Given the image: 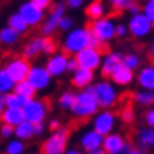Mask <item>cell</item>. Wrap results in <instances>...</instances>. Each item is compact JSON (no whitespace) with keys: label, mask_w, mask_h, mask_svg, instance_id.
<instances>
[{"label":"cell","mask_w":154,"mask_h":154,"mask_svg":"<svg viewBox=\"0 0 154 154\" xmlns=\"http://www.w3.org/2000/svg\"><path fill=\"white\" fill-rule=\"evenodd\" d=\"M5 110H6V97L3 94H0V118H2Z\"/></svg>","instance_id":"50"},{"label":"cell","mask_w":154,"mask_h":154,"mask_svg":"<svg viewBox=\"0 0 154 154\" xmlns=\"http://www.w3.org/2000/svg\"><path fill=\"white\" fill-rule=\"evenodd\" d=\"M99 104L96 101V96L93 93V87L87 90L75 91V101L71 109V115L77 121H87L93 120L94 115L99 112Z\"/></svg>","instance_id":"2"},{"label":"cell","mask_w":154,"mask_h":154,"mask_svg":"<svg viewBox=\"0 0 154 154\" xmlns=\"http://www.w3.org/2000/svg\"><path fill=\"white\" fill-rule=\"evenodd\" d=\"M71 85L74 88H77V91L91 88L94 85V72L93 71H88V69L79 68L75 72L71 74Z\"/></svg>","instance_id":"18"},{"label":"cell","mask_w":154,"mask_h":154,"mask_svg":"<svg viewBox=\"0 0 154 154\" xmlns=\"http://www.w3.org/2000/svg\"><path fill=\"white\" fill-rule=\"evenodd\" d=\"M57 41H55L54 38H44V55H47V57H51V55H54L55 52H58L57 51Z\"/></svg>","instance_id":"38"},{"label":"cell","mask_w":154,"mask_h":154,"mask_svg":"<svg viewBox=\"0 0 154 154\" xmlns=\"http://www.w3.org/2000/svg\"><path fill=\"white\" fill-rule=\"evenodd\" d=\"M66 5H68V8H71V10H79L85 5V2H83V0H68Z\"/></svg>","instance_id":"45"},{"label":"cell","mask_w":154,"mask_h":154,"mask_svg":"<svg viewBox=\"0 0 154 154\" xmlns=\"http://www.w3.org/2000/svg\"><path fill=\"white\" fill-rule=\"evenodd\" d=\"M93 93L96 96V101L99 104V109L112 110L120 102V91L110 79H101L93 85Z\"/></svg>","instance_id":"3"},{"label":"cell","mask_w":154,"mask_h":154,"mask_svg":"<svg viewBox=\"0 0 154 154\" xmlns=\"http://www.w3.org/2000/svg\"><path fill=\"white\" fill-rule=\"evenodd\" d=\"M135 75H137L135 71H132V69L121 65L113 74L110 75V80L113 82L116 87H129L132 82H135Z\"/></svg>","instance_id":"22"},{"label":"cell","mask_w":154,"mask_h":154,"mask_svg":"<svg viewBox=\"0 0 154 154\" xmlns=\"http://www.w3.org/2000/svg\"><path fill=\"white\" fill-rule=\"evenodd\" d=\"M123 65L132 69V71H137V69H140V65H142V57L135 52H126L123 54Z\"/></svg>","instance_id":"32"},{"label":"cell","mask_w":154,"mask_h":154,"mask_svg":"<svg viewBox=\"0 0 154 154\" xmlns=\"http://www.w3.org/2000/svg\"><path fill=\"white\" fill-rule=\"evenodd\" d=\"M128 13H129V16H135V14H138V13H142V8H140V5L134 3V5L131 6V10H129Z\"/></svg>","instance_id":"49"},{"label":"cell","mask_w":154,"mask_h":154,"mask_svg":"<svg viewBox=\"0 0 154 154\" xmlns=\"http://www.w3.org/2000/svg\"><path fill=\"white\" fill-rule=\"evenodd\" d=\"M27 82L35 88L36 93H41V91H46L52 85V75L49 74L44 65H32Z\"/></svg>","instance_id":"9"},{"label":"cell","mask_w":154,"mask_h":154,"mask_svg":"<svg viewBox=\"0 0 154 154\" xmlns=\"http://www.w3.org/2000/svg\"><path fill=\"white\" fill-rule=\"evenodd\" d=\"M134 142L137 145V148L142 149L143 152L154 149V129L146 128V126L138 128L134 135Z\"/></svg>","instance_id":"20"},{"label":"cell","mask_w":154,"mask_h":154,"mask_svg":"<svg viewBox=\"0 0 154 154\" xmlns=\"http://www.w3.org/2000/svg\"><path fill=\"white\" fill-rule=\"evenodd\" d=\"M72 29H75V24H74V17L72 16H65L61 20H60V25H58V32H61L63 35L65 33H69Z\"/></svg>","instance_id":"37"},{"label":"cell","mask_w":154,"mask_h":154,"mask_svg":"<svg viewBox=\"0 0 154 154\" xmlns=\"http://www.w3.org/2000/svg\"><path fill=\"white\" fill-rule=\"evenodd\" d=\"M152 30H154V22H152Z\"/></svg>","instance_id":"55"},{"label":"cell","mask_w":154,"mask_h":154,"mask_svg":"<svg viewBox=\"0 0 154 154\" xmlns=\"http://www.w3.org/2000/svg\"><path fill=\"white\" fill-rule=\"evenodd\" d=\"M13 135H14V128H13V126L0 123V137L5 138V140H11Z\"/></svg>","instance_id":"39"},{"label":"cell","mask_w":154,"mask_h":154,"mask_svg":"<svg viewBox=\"0 0 154 154\" xmlns=\"http://www.w3.org/2000/svg\"><path fill=\"white\" fill-rule=\"evenodd\" d=\"M24 121H25V115H24V110L20 109H6L3 112L2 118H0V123L13 126V128H17Z\"/></svg>","instance_id":"24"},{"label":"cell","mask_w":154,"mask_h":154,"mask_svg":"<svg viewBox=\"0 0 154 154\" xmlns=\"http://www.w3.org/2000/svg\"><path fill=\"white\" fill-rule=\"evenodd\" d=\"M32 2H33L35 6H38V8L43 10V11H49L52 8V5H54L51 0H32Z\"/></svg>","instance_id":"43"},{"label":"cell","mask_w":154,"mask_h":154,"mask_svg":"<svg viewBox=\"0 0 154 154\" xmlns=\"http://www.w3.org/2000/svg\"><path fill=\"white\" fill-rule=\"evenodd\" d=\"M68 61H69V57L65 54V52H55L54 55L47 57L44 66L49 71V74L52 75V79H58V77L65 75L68 72Z\"/></svg>","instance_id":"16"},{"label":"cell","mask_w":154,"mask_h":154,"mask_svg":"<svg viewBox=\"0 0 154 154\" xmlns=\"http://www.w3.org/2000/svg\"><path fill=\"white\" fill-rule=\"evenodd\" d=\"M126 154H145V152H143L142 149H138L137 146H135V148H131V149H129L128 152H126Z\"/></svg>","instance_id":"52"},{"label":"cell","mask_w":154,"mask_h":154,"mask_svg":"<svg viewBox=\"0 0 154 154\" xmlns=\"http://www.w3.org/2000/svg\"><path fill=\"white\" fill-rule=\"evenodd\" d=\"M66 2H55L52 8L47 11L44 22L39 27V35L44 38H54V33L58 32L60 20L66 16Z\"/></svg>","instance_id":"4"},{"label":"cell","mask_w":154,"mask_h":154,"mask_svg":"<svg viewBox=\"0 0 154 154\" xmlns=\"http://www.w3.org/2000/svg\"><path fill=\"white\" fill-rule=\"evenodd\" d=\"M3 152L5 154H27L25 152V143L17 140V138H11L6 142Z\"/></svg>","instance_id":"34"},{"label":"cell","mask_w":154,"mask_h":154,"mask_svg":"<svg viewBox=\"0 0 154 154\" xmlns=\"http://www.w3.org/2000/svg\"><path fill=\"white\" fill-rule=\"evenodd\" d=\"M47 128L51 129V132H55V131L61 129L63 126H61V121L58 120V118H51V121L47 123Z\"/></svg>","instance_id":"44"},{"label":"cell","mask_w":154,"mask_h":154,"mask_svg":"<svg viewBox=\"0 0 154 154\" xmlns=\"http://www.w3.org/2000/svg\"><path fill=\"white\" fill-rule=\"evenodd\" d=\"M74 101H75V91H72V90H63L57 97V106L63 112H71Z\"/></svg>","instance_id":"30"},{"label":"cell","mask_w":154,"mask_h":154,"mask_svg":"<svg viewBox=\"0 0 154 154\" xmlns=\"http://www.w3.org/2000/svg\"><path fill=\"white\" fill-rule=\"evenodd\" d=\"M33 137H35V124H32L30 121L25 120L17 128H14V138L20 140V142H29Z\"/></svg>","instance_id":"27"},{"label":"cell","mask_w":154,"mask_h":154,"mask_svg":"<svg viewBox=\"0 0 154 154\" xmlns=\"http://www.w3.org/2000/svg\"><path fill=\"white\" fill-rule=\"evenodd\" d=\"M20 39V35L17 32H14L13 29H10L8 25H5L0 29V46L5 47H14Z\"/></svg>","instance_id":"26"},{"label":"cell","mask_w":154,"mask_h":154,"mask_svg":"<svg viewBox=\"0 0 154 154\" xmlns=\"http://www.w3.org/2000/svg\"><path fill=\"white\" fill-rule=\"evenodd\" d=\"M69 142V131L61 128L55 132H51L41 143V152L43 154H65L68 149Z\"/></svg>","instance_id":"5"},{"label":"cell","mask_w":154,"mask_h":154,"mask_svg":"<svg viewBox=\"0 0 154 154\" xmlns=\"http://www.w3.org/2000/svg\"><path fill=\"white\" fill-rule=\"evenodd\" d=\"M135 2H132V0H112L110 2V8L113 11H129L131 6L134 5Z\"/></svg>","instance_id":"36"},{"label":"cell","mask_w":154,"mask_h":154,"mask_svg":"<svg viewBox=\"0 0 154 154\" xmlns=\"http://www.w3.org/2000/svg\"><path fill=\"white\" fill-rule=\"evenodd\" d=\"M129 33L132 38L135 39H145L149 36V33L152 32V22L142 13H138L135 16H129L128 20Z\"/></svg>","instance_id":"10"},{"label":"cell","mask_w":154,"mask_h":154,"mask_svg":"<svg viewBox=\"0 0 154 154\" xmlns=\"http://www.w3.org/2000/svg\"><path fill=\"white\" fill-rule=\"evenodd\" d=\"M14 93H17L19 96H22V97H25L27 101H30V99H33V97H36V91H35V88H33L27 80L16 83Z\"/></svg>","instance_id":"31"},{"label":"cell","mask_w":154,"mask_h":154,"mask_svg":"<svg viewBox=\"0 0 154 154\" xmlns=\"http://www.w3.org/2000/svg\"><path fill=\"white\" fill-rule=\"evenodd\" d=\"M65 154H85L79 146H68V149L65 151Z\"/></svg>","instance_id":"48"},{"label":"cell","mask_w":154,"mask_h":154,"mask_svg":"<svg viewBox=\"0 0 154 154\" xmlns=\"http://www.w3.org/2000/svg\"><path fill=\"white\" fill-rule=\"evenodd\" d=\"M102 145H104V137L99 132H96L93 128L83 131L79 135V148L85 154L102 151Z\"/></svg>","instance_id":"13"},{"label":"cell","mask_w":154,"mask_h":154,"mask_svg":"<svg viewBox=\"0 0 154 154\" xmlns=\"http://www.w3.org/2000/svg\"><path fill=\"white\" fill-rule=\"evenodd\" d=\"M30 68H32L30 61L27 58H24L22 55L11 57L8 61L5 63V69L8 71V74L13 77V80H14L16 83L27 80L29 72H30Z\"/></svg>","instance_id":"11"},{"label":"cell","mask_w":154,"mask_h":154,"mask_svg":"<svg viewBox=\"0 0 154 154\" xmlns=\"http://www.w3.org/2000/svg\"><path fill=\"white\" fill-rule=\"evenodd\" d=\"M118 118H120L124 124H132L135 121V109H134V106H132V104L123 106L120 113H118Z\"/></svg>","instance_id":"35"},{"label":"cell","mask_w":154,"mask_h":154,"mask_svg":"<svg viewBox=\"0 0 154 154\" xmlns=\"http://www.w3.org/2000/svg\"><path fill=\"white\" fill-rule=\"evenodd\" d=\"M27 154H43V152H41V151H29Z\"/></svg>","instance_id":"53"},{"label":"cell","mask_w":154,"mask_h":154,"mask_svg":"<svg viewBox=\"0 0 154 154\" xmlns=\"http://www.w3.org/2000/svg\"><path fill=\"white\" fill-rule=\"evenodd\" d=\"M93 154H107V152H104V149H102V151H97V152H93Z\"/></svg>","instance_id":"54"},{"label":"cell","mask_w":154,"mask_h":154,"mask_svg":"<svg viewBox=\"0 0 154 154\" xmlns=\"http://www.w3.org/2000/svg\"><path fill=\"white\" fill-rule=\"evenodd\" d=\"M131 148H132L131 142L121 134V132H113V134L104 137L102 149L107 154H126Z\"/></svg>","instance_id":"15"},{"label":"cell","mask_w":154,"mask_h":154,"mask_svg":"<svg viewBox=\"0 0 154 154\" xmlns=\"http://www.w3.org/2000/svg\"><path fill=\"white\" fill-rule=\"evenodd\" d=\"M148 57H149L151 63L154 65V39H152V43L149 44V49H148Z\"/></svg>","instance_id":"51"},{"label":"cell","mask_w":154,"mask_h":154,"mask_svg":"<svg viewBox=\"0 0 154 154\" xmlns=\"http://www.w3.org/2000/svg\"><path fill=\"white\" fill-rule=\"evenodd\" d=\"M123 65V54L118 51H109L104 54L102 57V65H101V74L102 79H110V75L113 74L118 68Z\"/></svg>","instance_id":"17"},{"label":"cell","mask_w":154,"mask_h":154,"mask_svg":"<svg viewBox=\"0 0 154 154\" xmlns=\"http://www.w3.org/2000/svg\"><path fill=\"white\" fill-rule=\"evenodd\" d=\"M131 97H132V102H134L135 106L146 107V109L154 107V91H148V90L137 88L135 91H132Z\"/></svg>","instance_id":"23"},{"label":"cell","mask_w":154,"mask_h":154,"mask_svg":"<svg viewBox=\"0 0 154 154\" xmlns=\"http://www.w3.org/2000/svg\"><path fill=\"white\" fill-rule=\"evenodd\" d=\"M135 82L138 83L140 90H148V91H154V65L149 63V65L142 66L137 71L135 75Z\"/></svg>","instance_id":"21"},{"label":"cell","mask_w":154,"mask_h":154,"mask_svg":"<svg viewBox=\"0 0 154 154\" xmlns=\"http://www.w3.org/2000/svg\"><path fill=\"white\" fill-rule=\"evenodd\" d=\"M6 25H8L10 29H13L14 32H17L19 35L27 33V32H29V29H30L17 11L16 13H11V14L8 16V19H6Z\"/></svg>","instance_id":"29"},{"label":"cell","mask_w":154,"mask_h":154,"mask_svg":"<svg viewBox=\"0 0 154 154\" xmlns=\"http://www.w3.org/2000/svg\"><path fill=\"white\" fill-rule=\"evenodd\" d=\"M44 52V36H32L27 39V43L22 46V57L27 60H33L39 57V54Z\"/></svg>","instance_id":"19"},{"label":"cell","mask_w":154,"mask_h":154,"mask_svg":"<svg viewBox=\"0 0 154 154\" xmlns=\"http://www.w3.org/2000/svg\"><path fill=\"white\" fill-rule=\"evenodd\" d=\"M102 57L104 54L101 49H96V47H88L85 51H82L80 54L75 55V60L79 63V68L82 69H88V71H97L101 69L102 65Z\"/></svg>","instance_id":"12"},{"label":"cell","mask_w":154,"mask_h":154,"mask_svg":"<svg viewBox=\"0 0 154 154\" xmlns=\"http://www.w3.org/2000/svg\"><path fill=\"white\" fill-rule=\"evenodd\" d=\"M17 13L22 16V19L27 22V25H29L30 29L32 27H41V24L44 22L46 14H47L46 11L39 10L38 6H35L32 0L20 3L19 8H17Z\"/></svg>","instance_id":"14"},{"label":"cell","mask_w":154,"mask_h":154,"mask_svg":"<svg viewBox=\"0 0 154 154\" xmlns=\"http://www.w3.org/2000/svg\"><path fill=\"white\" fill-rule=\"evenodd\" d=\"M79 69V63H77L75 57H69V61H68V72H75Z\"/></svg>","instance_id":"46"},{"label":"cell","mask_w":154,"mask_h":154,"mask_svg":"<svg viewBox=\"0 0 154 154\" xmlns=\"http://www.w3.org/2000/svg\"><path fill=\"white\" fill-rule=\"evenodd\" d=\"M90 30L97 38L101 46H107L116 38V22L112 16L93 20L91 25H90Z\"/></svg>","instance_id":"6"},{"label":"cell","mask_w":154,"mask_h":154,"mask_svg":"<svg viewBox=\"0 0 154 154\" xmlns=\"http://www.w3.org/2000/svg\"><path fill=\"white\" fill-rule=\"evenodd\" d=\"M0 138H2V137H0Z\"/></svg>","instance_id":"56"},{"label":"cell","mask_w":154,"mask_h":154,"mask_svg":"<svg viewBox=\"0 0 154 154\" xmlns=\"http://www.w3.org/2000/svg\"><path fill=\"white\" fill-rule=\"evenodd\" d=\"M129 35H131V33H129L128 24H124V22H116V38L124 39V38H128Z\"/></svg>","instance_id":"42"},{"label":"cell","mask_w":154,"mask_h":154,"mask_svg":"<svg viewBox=\"0 0 154 154\" xmlns=\"http://www.w3.org/2000/svg\"><path fill=\"white\" fill-rule=\"evenodd\" d=\"M14 88H16V82L8 74L5 66H0V94L6 96V94L14 91Z\"/></svg>","instance_id":"28"},{"label":"cell","mask_w":154,"mask_h":154,"mask_svg":"<svg viewBox=\"0 0 154 154\" xmlns=\"http://www.w3.org/2000/svg\"><path fill=\"white\" fill-rule=\"evenodd\" d=\"M6 109H20V110H24V107L27 106V101L25 97L22 96H19L17 93H10V94H6Z\"/></svg>","instance_id":"33"},{"label":"cell","mask_w":154,"mask_h":154,"mask_svg":"<svg viewBox=\"0 0 154 154\" xmlns=\"http://www.w3.org/2000/svg\"><path fill=\"white\" fill-rule=\"evenodd\" d=\"M46 129H47V124H46V123L35 124V137H41V135H44Z\"/></svg>","instance_id":"47"},{"label":"cell","mask_w":154,"mask_h":154,"mask_svg":"<svg viewBox=\"0 0 154 154\" xmlns=\"http://www.w3.org/2000/svg\"><path fill=\"white\" fill-rule=\"evenodd\" d=\"M143 123H145L146 128L154 129V107L145 110V113H143Z\"/></svg>","instance_id":"41"},{"label":"cell","mask_w":154,"mask_h":154,"mask_svg":"<svg viewBox=\"0 0 154 154\" xmlns=\"http://www.w3.org/2000/svg\"><path fill=\"white\" fill-rule=\"evenodd\" d=\"M142 11H143V14L151 20V22H154V0H148V2H145V5L142 6Z\"/></svg>","instance_id":"40"},{"label":"cell","mask_w":154,"mask_h":154,"mask_svg":"<svg viewBox=\"0 0 154 154\" xmlns=\"http://www.w3.org/2000/svg\"><path fill=\"white\" fill-rule=\"evenodd\" d=\"M24 115L25 120L30 121L32 124L46 123L49 116V102L43 97H33L24 107Z\"/></svg>","instance_id":"8"},{"label":"cell","mask_w":154,"mask_h":154,"mask_svg":"<svg viewBox=\"0 0 154 154\" xmlns=\"http://www.w3.org/2000/svg\"><path fill=\"white\" fill-rule=\"evenodd\" d=\"M118 113L113 110H99L91 120V128L99 132L102 137H107L110 134L116 132V126H118Z\"/></svg>","instance_id":"7"},{"label":"cell","mask_w":154,"mask_h":154,"mask_svg":"<svg viewBox=\"0 0 154 154\" xmlns=\"http://www.w3.org/2000/svg\"><path fill=\"white\" fill-rule=\"evenodd\" d=\"M91 36L93 33L90 27H75L69 33H65L60 41L61 52H65L68 57H75L82 51L91 47Z\"/></svg>","instance_id":"1"},{"label":"cell","mask_w":154,"mask_h":154,"mask_svg":"<svg viewBox=\"0 0 154 154\" xmlns=\"http://www.w3.org/2000/svg\"><path fill=\"white\" fill-rule=\"evenodd\" d=\"M87 16L91 19V20H97V19H102L107 16V5L102 2V0H93L90 2L85 8Z\"/></svg>","instance_id":"25"}]
</instances>
